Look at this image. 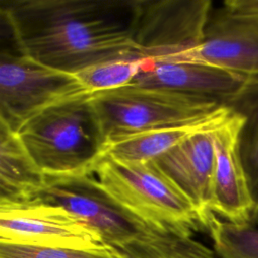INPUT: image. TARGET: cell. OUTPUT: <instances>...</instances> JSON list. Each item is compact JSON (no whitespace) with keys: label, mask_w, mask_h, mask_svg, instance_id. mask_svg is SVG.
Returning a JSON list of instances; mask_svg holds the SVG:
<instances>
[{"label":"cell","mask_w":258,"mask_h":258,"mask_svg":"<svg viewBox=\"0 0 258 258\" xmlns=\"http://www.w3.org/2000/svg\"><path fill=\"white\" fill-rule=\"evenodd\" d=\"M142 0H3L0 13L15 48L69 74L137 58L134 33Z\"/></svg>","instance_id":"6da1fadb"},{"label":"cell","mask_w":258,"mask_h":258,"mask_svg":"<svg viewBox=\"0 0 258 258\" xmlns=\"http://www.w3.org/2000/svg\"><path fill=\"white\" fill-rule=\"evenodd\" d=\"M90 96L49 107L16 132L45 176L92 175L104 159L106 140Z\"/></svg>","instance_id":"7a4b0ae2"},{"label":"cell","mask_w":258,"mask_h":258,"mask_svg":"<svg viewBox=\"0 0 258 258\" xmlns=\"http://www.w3.org/2000/svg\"><path fill=\"white\" fill-rule=\"evenodd\" d=\"M95 173L104 190L145 226L188 234L206 230L197 208L154 161L131 163L104 158Z\"/></svg>","instance_id":"3957f363"},{"label":"cell","mask_w":258,"mask_h":258,"mask_svg":"<svg viewBox=\"0 0 258 258\" xmlns=\"http://www.w3.org/2000/svg\"><path fill=\"white\" fill-rule=\"evenodd\" d=\"M90 99L106 142L124 135L197 121L225 106L214 99L131 84L92 94Z\"/></svg>","instance_id":"277c9868"},{"label":"cell","mask_w":258,"mask_h":258,"mask_svg":"<svg viewBox=\"0 0 258 258\" xmlns=\"http://www.w3.org/2000/svg\"><path fill=\"white\" fill-rule=\"evenodd\" d=\"M0 122L17 132L45 109L86 92L75 75L41 64L16 51H1Z\"/></svg>","instance_id":"5b68a950"},{"label":"cell","mask_w":258,"mask_h":258,"mask_svg":"<svg viewBox=\"0 0 258 258\" xmlns=\"http://www.w3.org/2000/svg\"><path fill=\"white\" fill-rule=\"evenodd\" d=\"M211 12L209 0H142L134 33L139 58L165 62L195 48Z\"/></svg>","instance_id":"8992f818"},{"label":"cell","mask_w":258,"mask_h":258,"mask_svg":"<svg viewBox=\"0 0 258 258\" xmlns=\"http://www.w3.org/2000/svg\"><path fill=\"white\" fill-rule=\"evenodd\" d=\"M0 242L73 249L107 245L99 232L77 216L42 202L0 204Z\"/></svg>","instance_id":"52a82bcc"},{"label":"cell","mask_w":258,"mask_h":258,"mask_svg":"<svg viewBox=\"0 0 258 258\" xmlns=\"http://www.w3.org/2000/svg\"><path fill=\"white\" fill-rule=\"evenodd\" d=\"M31 202L62 207L99 232L106 244L115 248L132 241L147 228L119 206L92 175L47 177Z\"/></svg>","instance_id":"ba28073f"},{"label":"cell","mask_w":258,"mask_h":258,"mask_svg":"<svg viewBox=\"0 0 258 258\" xmlns=\"http://www.w3.org/2000/svg\"><path fill=\"white\" fill-rule=\"evenodd\" d=\"M199 62L258 78V22L225 6L211 12L202 42L165 62Z\"/></svg>","instance_id":"9c48e42d"},{"label":"cell","mask_w":258,"mask_h":258,"mask_svg":"<svg viewBox=\"0 0 258 258\" xmlns=\"http://www.w3.org/2000/svg\"><path fill=\"white\" fill-rule=\"evenodd\" d=\"M241 125L242 116L233 111L215 132L211 211L225 221L255 226L253 200L238 146Z\"/></svg>","instance_id":"30bf717a"},{"label":"cell","mask_w":258,"mask_h":258,"mask_svg":"<svg viewBox=\"0 0 258 258\" xmlns=\"http://www.w3.org/2000/svg\"><path fill=\"white\" fill-rule=\"evenodd\" d=\"M219 127L190 135L154 160L159 169L197 208L205 222L206 230L214 214L211 211V204L215 166V132Z\"/></svg>","instance_id":"8fae6325"},{"label":"cell","mask_w":258,"mask_h":258,"mask_svg":"<svg viewBox=\"0 0 258 258\" xmlns=\"http://www.w3.org/2000/svg\"><path fill=\"white\" fill-rule=\"evenodd\" d=\"M249 78L199 62L148 60L131 85L164 89L227 104L246 87Z\"/></svg>","instance_id":"7c38bea8"},{"label":"cell","mask_w":258,"mask_h":258,"mask_svg":"<svg viewBox=\"0 0 258 258\" xmlns=\"http://www.w3.org/2000/svg\"><path fill=\"white\" fill-rule=\"evenodd\" d=\"M233 113L225 105L215 114L189 123L165 126L120 136L106 142L104 158L121 162H150L202 130L217 128Z\"/></svg>","instance_id":"4fadbf2b"},{"label":"cell","mask_w":258,"mask_h":258,"mask_svg":"<svg viewBox=\"0 0 258 258\" xmlns=\"http://www.w3.org/2000/svg\"><path fill=\"white\" fill-rule=\"evenodd\" d=\"M46 178L17 134L0 122V204L31 202Z\"/></svg>","instance_id":"5bb4252c"},{"label":"cell","mask_w":258,"mask_h":258,"mask_svg":"<svg viewBox=\"0 0 258 258\" xmlns=\"http://www.w3.org/2000/svg\"><path fill=\"white\" fill-rule=\"evenodd\" d=\"M242 116L238 146L253 200V221L258 223V78L250 79L243 91L228 102Z\"/></svg>","instance_id":"9a60e30c"},{"label":"cell","mask_w":258,"mask_h":258,"mask_svg":"<svg viewBox=\"0 0 258 258\" xmlns=\"http://www.w3.org/2000/svg\"><path fill=\"white\" fill-rule=\"evenodd\" d=\"M123 258H221L192 238V234L145 228L136 238L116 248Z\"/></svg>","instance_id":"2e32d148"},{"label":"cell","mask_w":258,"mask_h":258,"mask_svg":"<svg viewBox=\"0 0 258 258\" xmlns=\"http://www.w3.org/2000/svg\"><path fill=\"white\" fill-rule=\"evenodd\" d=\"M207 231L221 258H258V229L255 226L234 224L213 214Z\"/></svg>","instance_id":"e0dca14e"},{"label":"cell","mask_w":258,"mask_h":258,"mask_svg":"<svg viewBox=\"0 0 258 258\" xmlns=\"http://www.w3.org/2000/svg\"><path fill=\"white\" fill-rule=\"evenodd\" d=\"M149 59H115L89 67L77 74L89 94L119 89L130 85Z\"/></svg>","instance_id":"ac0fdd59"},{"label":"cell","mask_w":258,"mask_h":258,"mask_svg":"<svg viewBox=\"0 0 258 258\" xmlns=\"http://www.w3.org/2000/svg\"><path fill=\"white\" fill-rule=\"evenodd\" d=\"M0 258H123L113 246L73 249L50 248L0 242Z\"/></svg>","instance_id":"d6986e66"},{"label":"cell","mask_w":258,"mask_h":258,"mask_svg":"<svg viewBox=\"0 0 258 258\" xmlns=\"http://www.w3.org/2000/svg\"><path fill=\"white\" fill-rule=\"evenodd\" d=\"M224 6L258 22V0H228L224 2Z\"/></svg>","instance_id":"ffe728a7"}]
</instances>
